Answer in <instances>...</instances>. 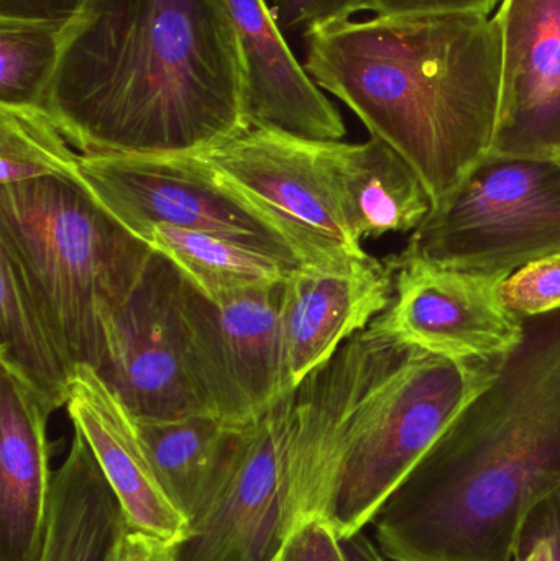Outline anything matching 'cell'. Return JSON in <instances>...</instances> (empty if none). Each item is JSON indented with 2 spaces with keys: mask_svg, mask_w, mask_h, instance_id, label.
<instances>
[{
  "mask_svg": "<svg viewBox=\"0 0 560 561\" xmlns=\"http://www.w3.org/2000/svg\"><path fill=\"white\" fill-rule=\"evenodd\" d=\"M42 107L84 157L203 153L250 128L220 0H84Z\"/></svg>",
  "mask_w": 560,
  "mask_h": 561,
  "instance_id": "cell-1",
  "label": "cell"
},
{
  "mask_svg": "<svg viewBox=\"0 0 560 561\" xmlns=\"http://www.w3.org/2000/svg\"><path fill=\"white\" fill-rule=\"evenodd\" d=\"M560 486V310L522 345L375 517L393 561H515L529 511Z\"/></svg>",
  "mask_w": 560,
  "mask_h": 561,
  "instance_id": "cell-2",
  "label": "cell"
},
{
  "mask_svg": "<svg viewBox=\"0 0 560 561\" xmlns=\"http://www.w3.org/2000/svg\"><path fill=\"white\" fill-rule=\"evenodd\" d=\"M305 69L416 170L439 206L490 153L502 32L482 13H421L305 32Z\"/></svg>",
  "mask_w": 560,
  "mask_h": 561,
  "instance_id": "cell-3",
  "label": "cell"
},
{
  "mask_svg": "<svg viewBox=\"0 0 560 561\" xmlns=\"http://www.w3.org/2000/svg\"><path fill=\"white\" fill-rule=\"evenodd\" d=\"M0 243L25 270L76 366L101 371L112 317L155 250L118 224L79 181L0 186Z\"/></svg>",
  "mask_w": 560,
  "mask_h": 561,
  "instance_id": "cell-4",
  "label": "cell"
},
{
  "mask_svg": "<svg viewBox=\"0 0 560 561\" xmlns=\"http://www.w3.org/2000/svg\"><path fill=\"white\" fill-rule=\"evenodd\" d=\"M377 335L380 345L345 427L329 496L325 520L339 539L374 523L454 419L492 385L503 362H453Z\"/></svg>",
  "mask_w": 560,
  "mask_h": 561,
  "instance_id": "cell-5",
  "label": "cell"
},
{
  "mask_svg": "<svg viewBox=\"0 0 560 561\" xmlns=\"http://www.w3.org/2000/svg\"><path fill=\"white\" fill-rule=\"evenodd\" d=\"M459 272L512 275L560 253V161L487 154L403 250Z\"/></svg>",
  "mask_w": 560,
  "mask_h": 561,
  "instance_id": "cell-6",
  "label": "cell"
},
{
  "mask_svg": "<svg viewBox=\"0 0 560 561\" xmlns=\"http://www.w3.org/2000/svg\"><path fill=\"white\" fill-rule=\"evenodd\" d=\"M283 284L214 300L181 276L187 378L204 414L229 427L253 424L292 394L283 355Z\"/></svg>",
  "mask_w": 560,
  "mask_h": 561,
  "instance_id": "cell-7",
  "label": "cell"
},
{
  "mask_svg": "<svg viewBox=\"0 0 560 561\" xmlns=\"http://www.w3.org/2000/svg\"><path fill=\"white\" fill-rule=\"evenodd\" d=\"M79 171L92 197L140 240L151 230L167 227L233 240L309 265L275 222L220 183L201 153L81 154Z\"/></svg>",
  "mask_w": 560,
  "mask_h": 561,
  "instance_id": "cell-8",
  "label": "cell"
},
{
  "mask_svg": "<svg viewBox=\"0 0 560 561\" xmlns=\"http://www.w3.org/2000/svg\"><path fill=\"white\" fill-rule=\"evenodd\" d=\"M332 144L250 127L203 151L220 183L275 222L312 266L367 256L348 227Z\"/></svg>",
  "mask_w": 560,
  "mask_h": 561,
  "instance_id": "cell-9",
  "label": "cell"
},
{
  "mask_svg": "<svg viewBox=\"0 0 560 561\" xmlns=\"http://www.w3.org/2000/svg\"><path fill=\"white\" fill-rule=\"evenodd\" d=\"M295 392L240 428L213 500L190 523L178 561H283Z\"/></svg>",
  "mask_w": 560,
  "mask_h": 561,
  "instance_id": "cell-10",
  "label": "cell"
},
{
  "mask_svg": "<svg viewBox=\"0 0 560 561\" xmlns=\"http://www.w3.org/2000/svg\"><path fill=\"white\" fill-rule=\"evenodd\" d=\"M393 296L368 329L453 362H495L525 339V319L503 302L510 275L459 272L401 252L388 259Z\"/></svg>",
  "mask_w": 560,
  "mask_h": 561,
  "instance_id": "cell-11",
  "label": "cell"
},
{
  "mask_svg": "<svg viewBox=\"0 0 560 561\" xmlns=\"http://www.w3.org/2000/svg\"><path fill=\"white\" fill-rule=\"evenodd\" d=\"M180 299L181 273L155 252L108 325L98 373L138 421L204 414L184 363Z\"/></svg>",
  "mask_w": 560,
  "mask_h": 561,
  "instance_id": "cell-12",
  "label": "cell"
},
{
  "mask_svg": "<svg viewBox=\"0 0 560 561\" xmlns=\"http://www.w3.org/2000/svg\"><path fill=\"white\" fill-rule=\"evenodd\" d=\"M502 99L489 154L558 160L560 0H502Z\"/></svg>",
  "mask_w": 560,
  "mask_h": 561,
  "instance_id": "cell-13",
  "label": "cell"
},
{
  "mask_svg": "<svg viewBox=\"0 0 560 561\" xmlns=\"http://www.w3.org/2000/svg\"><path fill=\"white\" fill-rule=\"evenodd\" d=\"M393 296V270L367 255L338 265H306L283 284L286 385L296 391L347 340L370 325Z\"/></svg>",
  "mask_w": 560,
  "mask_h": 561,
  "instance_id": "cell-14",
  "label": "cell"
},
{
  "mask_svg": "<svg viewBox=\"0 0 560 561\" xmlns=\"http://www.w3.org/2000/svg\"><path fill=\"white\" fill-rule=\"evenodd\" d=\"M380 336L362 330L295 391L288 457L289 539L328 516L335 465L348 419L364 392Z\"/></svg>",
  "mask_w": 560,
  "mask_h": 561,
  "instance_id": "cell-15",
  "label": "cell"
},
{
  "mask_svg": "<svg viewBox=\"0 0 560 561\" xmlns=\"http://www.w3.org/2000/svg\"><path fill=\"white\" fill-rule=\"evenodd\" d=\"M69 419L91 448L130 529L180 546L190 520L164 490L137 417L88 365L76 366L69 388Z\"/></svg>",
  "mask_w": 560,
  "mask_h": 561,
  "instance_id": "cell-16",
  "label": "cell"
},
{
  "mask_svg": "<svg viewBox=\"0 0 560 561\" xmlns=\"http://www.w3.org/2000/svg\"><path fill=\"white\" fill-rule=\"evenodd\" d=\"M242 49L250 127L316 141L345 137L344 121L293 55L266 0H220Z\"/></svg>",
  "mask_w": 560,
  "mask_h": 561,
  "instance_id": "cell-17",
  "label": "cell"
},
{
  "mask_svg": "<svg viewBox=\"0 0 560 561\" xmlns=\"http://www.w3.org/2000/svg\"><path fill=\"white\" fill-rule=\"evenodd\" d=\"M52 412L0 368V561H38L52 500Z\"/></svg>",
  "mask_w": 560,
  "mask_h": 561,
  "instance_id": "cell-18",
  "label": "cell"
},
{
  "mask_svg": "<svg viewBox=\"0 0 560 561\" xmlns=\"http://www.w3.org/2000/svg\"><path fill=\"white\" fill-rule=\"evenodd\" d=\"M332 170L345 219L358 242L416 230L433 201L413 167L385 144H332Z\"/></svg>",
  "mask_w": 560,
  "mask_h": 561,
  "instance_id": "cell-19",
  "label": "cell"
},
{
  "mask_svg": "<svg viewBox=\"0 0 560 561\" xmlns=\"http://www.w3.org/2000/svg\"><path fill=\"white\" fill-rule=\"evenodd\" d=\"M128 524L91 448L78 431L53 473L38 561H114Z\"/></svg>",
  "mask_w": 560,
  "mask_h": 561,
  "instance_id": "cell-20",
  "label": "cell"
},
{
  "mask_svg": "<svg viewBox=\"0 0 560 561\" xmlns=\"http://www.w3.org/2000/svg\"><path fill=\"white\" fill-rule=\"evenodd\" d=\"M0 365L49 412L68 404L76 371L71 352L23 266L0 243Z\"/></svg>",
  "mask_w": 560,
  "mask_h": 561,
  "instance_id": "cell-21",
  "label": "cell"
},
{
  "mask_svg": "<svg viewBox=\"0 0 560 561\" xmlns=\"http://www.w3.org/2000/svg\"><path fill=\"white\" fill-rule=\"evenodd\" d=\"M137 422L164 490L191 523L219 488L242 427L206 414Z\"/></svg>",
  "mask_w": 560,
  "mask_h": 561,
  "instance_id": "cell-22",
  "label": "cell"
},
{
  "mask_svg": "<svg viewBox=\"0 0 560 561\" xmlns=\"http://www.w3.org/2000/svg\"><path fill=\"white\" fill-rule=\"evenodd\" d=\"M144 242L214 300L243 290L276 286L306 266L233 240L167 227L151 230Z\"/></svg>",
  "mask_w": 560,
  "mask_h": 561,
  "instance_id": "cell-23",
  "label": "cell"
},
{
  "mask_svg": "<svg viewBox=\"0 0 560 561\" xmlns=\"http://www.w3.org/2000/svg\"><path fill=\"white\" fill-rule=\"evenodd\" d=\"M42 107L0 105V186L59 178L81 183V153Z\"/></svg>",
  "mask_w": 560,
  "mask_h": 561,
  "instance_id": "cell-24",
  "label": "cell"
},
{
  "mask_svg": "<svg viewBox=\"0 0 560 561\" xmlns=\"http://www.w3.org/2000/svg\"><path fill=\"white\" fill-rule=\"evenodd\" d=\"M65 23L0 16V105L42 107Z\"/></svg>",
  "mask_w": 560,
  "mask_h": 561,
  "instance_id": "cell-25",
  "label": "cell"
},
{
  "mask_svg": "<svg viewBox=\"0 0 560 561\" xmlns=\"http://www.w3.org/2000/svg\"><path fill=\"white\" fill-rule=\"evenodd\" d=\"M505 306L522 319L560 310V253L516 270L502 284Z\"/></svg>",
  "mask_w": 560,
  "mask_h": 561,
  "instance_id": "cell-26",
  "label": "cell"
},
{
  "mask_svg": "<svg viewBox=\"0 0 560 561\" xmlns=\"http://www.w3.org/2000/svg\"><path fill=\"white\" fill-rule=\"evenodd\" d=\"M282 32L319 28L347 22L355 13L372 10L374 0H266Z\"/></svg>",
  "mask_w": 560,
  "mask_h": 561,
  "instance_id": "cell-27",
  "label": "cell"
},
{
  "mask_svg": "<svg viewBox=\"0 0 560 561\" xmlns=\"http://www.w3.org/2000/svg\"><path fill=\"white\" fill-rule=\"evenodd\" d=\"M515 559L560 561V486L529 511L516 540Z\"/></svg>",
  "mask_w": 560,
  "mask_h": 561,
  "instance_id": "cell-28",
  "label": "cell"
},
{
  "mask_svg": "<svg viewBox=\"0 0 560 561\" xmlns=\"http://www.w3.org/2000/svg\"><path fill=\"white\" fill-rule=\"evenodd\" d=\"M283 561H345L339 539L331 524L324 519L306 523L293 534Z\"/></svg>",
  "mask_w": 560,
  "mask_h": 561,
  "instance_id": "cell-29",
  "label": "cell"
},
{
  "mask_svg": "<svg viewBox=\"0 0 560 561\" xmlns=\"http://www.w3.org/2000/svg\"><path fill=\"white\" fill-rule=\"evenodd\" d=\"M502 0H374V12L381 16L421 13H482L490 15Z\"/></svg>",
  "mask_w": 560,
  "mask_h": 561,
  "instance_id": "cell-30",
  "label": "cell"
},
{
  "mask_svg": "<svg viewBox=\"0 0 560 561\" xmlns=\"http://www.w3.org/2000/svg\"><path fill=\"white\" fill-rule=\"evenodd\" d=\"M114 561H178V543L127 527Z\"/></svg>",
  "mask_w": 560,
  "mask_h": 561,
  "instance_id": "cell-31",
  "label": "cell"
},
{
  "mask_svg": "<svg viewBox=\"0 0 560 561\" xmlns=\"http://www.w3.org/2000/svg\"><path fill=\"white\" fill-rule=\"evenodd\" d=\"M84 0H0V16L68 22Z\"/></svg>",
  "mask_w": 560,
  "mask_h": 561,
  "instance_id": "cell-32",
  "label": "cell"
},
{
  "mask_svg": "<svg viewBox=\"0 0 560 561\" xmlns=\"http://www.w3.org/2000/svg\"><path fill=\"white\" fill-rule=\"evenodd\" d=\"M345 561H387L380 547L375 546L364 530L355 536L341 539Z\"/></svg>",
  "mask_w": 560,
  "mask_h": 561,
  "instance_id": "cell-33",
  "label": "cell"
},
{
  "mask_svg": "<svg viewBox=\"0 0 560 561\" xmlns=\"http://www.w3.org/2000/svg\"><path fill=\"white\" fill-rule=\"evenodd\" d=\"M515 561H532L529 559H515Z\"/></svg>",
  "mask_w": 560,
  "mask_h": 561,
  "instance_id": "cell-34",
  "label": "cell"
},
{
  "mask_svg": "<svg viewBox=\"0 0 560 561\" xmlns=\"http://www.w3.org/2000/svg\"><path fill=\"white\" fill-rule=\"evenodd\" d=\"M558 161H560V153H559V157H558Z\"/></svg>",
  "mask_w": 560,
  "mask_h": 561,
  "instance_id": "cell-35",
  "label": "cell"
}]
</instances>
